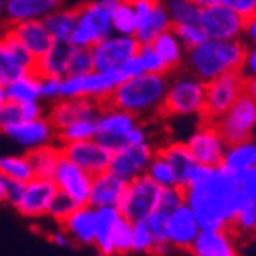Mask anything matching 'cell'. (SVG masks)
<instances>
[{
	"mask_svg": "<svg viewBox=\"0 0 256 256\" xmlns=\"http://www.w3.org/2000/svg\"><path fill=\"white\" fill-rule=\"evenodd\" d=\"M184 192V202L196 215L201 230H231L244 201L238 192V176L222 165L197 166Z\"/></svg>",
	"mask_w": 256,
	"mask_h": 256,
	"instance_id": "1",
	"label": "cell"
},
{
	"mask_svg": "<svg viewBox=\"0 0 256 256\" xmlns=\"http://www.w3.org/2000/svg\"><path fill=\"white\" fill-rule=\"evenodd\" d=\"M166 88L168 76L163 74H142L129 77L113 90L104 106L131 113L138 120L150 115H160L165 102Z\"/></svg>",
	"mask_w": 256,
	"mask_h": 256,
	"instance_id": "2",
	"label": "cell"
},
{
	"mask_svg": "<svg viewBox=\"0 0 256 256\" xmlns=\"http://www.w3.org/2000/svg\"><path fill=\"white\" fill-rule=\"evenodd\" d=\"M246 52L248 47L242 40L218 42L206 38L197 47L186 50L183 68L202 82H210L224 74L240 72Z\"/></svg>",
	"mask_w": 256,
	"mask_h": 256,
	"instance_id": "3",
	"label": "cell"
},
{
	"mask_svg": "<svg viewBox=\"0 0 256 256\" xmlns=\"http://www.w3.org/2000/svg\"><path fill=\"white\" fill-rule=\"evenodd\" d=\"M120 0H88L77 6V22L70 43L74 47L94 48L113 34V13Z\"/></svg>",
	"mask_w": 256,
	"mask_h": 256,
	"instance_id": "4",
	"label": "cell"
},
{
	"mask_svg": "<svg viewBox=\"0 0 256 256\" xmlns=\"http://www.w3.org/2000/svg\"><path fill=\"white\" fill-rule=\"evenodd\" d=\"M204 95L206 82L183 68L168 76V88L162 113L166 116H196L202 120Z\"/></svg>",
	"mask_w": 256,
	"mask_h": 256,
	"instance_id": "5",
	"label": "cell"
},
{
	"mask_svg": "<svg viewBox=\"0 0 256 256\" xmlns=\"http://www.w3.org/2000/svg\"><path fill=\"white\" fill-rule=\"evenodd\" d=\"M124 81L120 72H90L61 79V98H90L106 104L116 86Z\"/></svg>",
	"mask_w": 256,
	"mask_h": 256,
	"instance_id": "6",
	"label": "cell"
},
{
	"mask_svg": "<svg viewBox=\"0 0 256 256\" xmlns=\"http://www.w3.org/2000/svg\"><path fill=\"white\" fill-rule=\"evenodd\" d=\"M246 94V79L240 72L224 74L206 82L204 95V115L202 120L217 122L233 104Z\"/></svg>",
	"mask_w": 256,
	"mask_h": 256,
	"instance_id": "7",
	"label": "cell"
},
{
	"mask_svg": "<svg viewBox=\"0 0 256 256\" xmlns=\"http://www.w3.org/2000/svg\"><path fill=\"white\" fill-rule=\"evenodd\" d=\"M160 197H162V188L152 183L146 174L138 176L128 183L118 210L131 222L146 220L152 212L158 210Z\"/></svg>",
	"mask_w": 256,
	"mask_h": 256,
	"instance_id": "8",
	"label": "cell"
},
{
	"mask_svg": "<svg viewBox=\"0 0 256 256\" xmlns=\"http://www.w3.org/2000/svg\"><path fill=\"white\" fill-rule=\"evenodd\" d=\"M228 146L252 138L256 129V100L244 94L230 110L215 122Z\"/></svg>",
	"mask_w": 256,
	"mask_h": 256,
	"instance_id": "9",
	"label": "cell"
},
{
	"mask_svg": "<svg viewBox=\"0 0 256 256\" xmlns=\"http://www.w3.org/2000/svg\"><path fill=\"white\" fill-rule=\"evenodd\" d=\"M192 158L197 165L202 166H218L222 165V158L228 149L226 140L222 138L220 131L215 122L201 120L194 132L184 142Z\"/></svg>",
	"mask_w": 256,
	"mask_h": 256,
	"instance_id": "10",
	"label": "cell"
},
{
	"mask_svg": "<svg viewBox=\"0 0 256 256\" xmlns=\"http://www.w3.org/2000/svg\"><path fill=\"white\" fill-rule=\"evenodd\" d=\"M140 43L134 36L111 34L92 48L95 72H120L138 54Z\"/></svg>",
	"mask_w": 256,
	"mask_h": 256,
	"instance_id": "11",
	"label": "cell"
},
{
	"mask_svg": "<svg viewBox=\"0 0 256 256\" xmlns=\"http://www.w3.org/2000/svg\"><path fill=\"white\" fill-rule=\"evenodd\" d=\"M199 27L208 40L233 42V40H242L246 18H242L235 11H231L224 6L214 4L210 8L201 9Z\"/></svg>",
	"mask_w": 256,
	"mask_h": 256,
	"instance_id": "12",
	"label": "cell"
},
{
	"mask_svg": "<svg viewBox=\"0 0 256 256\" xmlns=\"http://www.w3.org/2000/svg\"><path fill=\"white\" fill-rule=\"evenodd\" d=\"M36 60L30 52L4 30L0 34V88H6L18 77L34 74Z\"/></svg>",
	"mask_w": 256,
	"mask_h": 256,
	"instance_id": "13",
	"label": "cell"
},
{
	"mask_svg": "<svg viewBox=\"0 0 256 256\" xmlns=\"http://www.w3.org/2000/svg\"><path fill=\"white\" fill-rule=\"evenodd\" d=\"M138 124L140 120L131 113L111 106H102L100 115L97 116V142H100L111 152H116L118 149L126 147L129 131Z\"/></svg>",
	"mask_w": 256,
	"mask_h": 256,
	"instance_id": "14",
	"label": "cell"
},
{
	"mask_svg": "<svg viewBox=\"0 0 256 256\" xmlns=\"http://www.w3.org/2000/svg\"><path fill=\"white\" fill-rule=\"evenodd\" d=\"M58 192L63 194L74 202L76 206H88L90 204V194H92V183L94 176L74 165L66 158H61L56 172L52 176Z\"/></svg>",
	"mask_w": 256,
	"mask_h": 256,
	"instance_id": "15",
	"label": "cell"
},
{
	"mask_svg": "<svg viewBox=\"0 0 256 256\" xmlns=\"http://www.w3.org/2000/svg\"><path fill=\"white\" fill-rule=\"evenodd\" d=\"M60 147L63 158L72 162L74 165H77L90 176H98L110 170L113 152L108 147H104L100 142H97V138L95 140L77 142V144H66V146Z\"/></svg>",
	"mask_w": 256,
	"mask_h": 256,
	"instance_id": "16",
	"label": "cell"
},
{
	"mask_svg": "<svg viewBox=\"0 0 256 256\" xmlns=\"http://www.w3.org/2000/svg\"><path fill=\"white\" fill-rule=\"evenodd\" d=\"M58 196V188L54 181L45 178H34L24 184L22 196L13 206L22 217L27 218H43L47 217L54 197Z\"/></svg>",
	"mask_w": 256,
	"mask_h": 256,
	"instance_id": "17",
	"label": "cell"
},
{
	"mask_svg": "<svg viewBox=\"0 0 256 256\" xmlns=\"http://www.w3.org/2000/svg\"><path fill=\"white\" fill-rule=\"evenodd\" d=\"M156 149L152 144L146 146H126L113 152V158L110 163V172L116 178L124 180L126 183L132 181L138 176H144L147 172V166L152 162Z\"/></svg>",
	"mask_w": 256,
	"mask_h": 256,
	"instance_id": "18",
	"label": "cell"
},
{
	"mask_svg": "<svg viewBox=\"0 0 256 256\" xmlns=\"http://www.w3.org/2000/svg\"><path fill=\"white\" fill-rule=\"evenodd\" d=\"M4 134L29 152L47 146H56V140H58V131L47 116L36 120H24L20 124L8 129Z\"/></svg>",
	"mask_w": 256,
	"mask_h": 256,
	"instance_id": "19",
	"label": "cell"
},
{
	"mask_svg": "<svg viewBox=\"0 0 256 256\" xmlns=\"http://www.w3.org/2000/svg\"><path fill=\"white\" fill-rule=\"evenodd\" d=\"M102 106L104 104L90 98H61L50 106L47 118L52 122L56 131H60L77 120L97 118L102 111Z\"/></svg>",
	"mask_w": 256,
	"mask_h": 256,
	"instance_id": "20",
	"label": "cell"
},
{
	"mask_svg": "<svg viewBox=\"0 0 256 256\" xmlns=\"http://www.w3.org/2000/svg\"><path fill=\"white\" fill-rule=\"evenodd\" d=\"M201 233V228L197 224L196 215L188 208L186 202L178 206L168 214V224H166V242L170 249L188 251L196 242L197 235Z\"/></svg>",
	"mask_w": 256,
	"mask_h": 256,
	"instance_id": "21",
	"label": "cell"
},
{
	"mask_svg": "<svg viewBox=\"0 0 256 256\" xmlns=\"http://www.w3.org/2000/svg\"><path fill=\"white\" fill-rule=\"evenodd\" d=\"M188 251L192 256H240L236 235L231 230H201Z\"/></svg>",
	"mask_w": 256,
	"mask_h": 256,
	"instance_id": "22",
	"label": "cell"
},
{
	"mask_svg": "<svg viewBox=\"0 0 256 256\" xmlns=\"http://www.w3.org/2000/svg\"><path fill=\"white\" fill-rule=\"evenodd\" d=\"M6 30H8L14 40H18V42L30 52V56H32L34 60H40V58L52 47V43H54V40H52L50 32L47 30L43 20L18 22V24L8 26Z\"/></svg>",
	"mask_w": 256,
	"mask_h": 256,
	"instance_id": "23",
	"label": "cell"
},
{
	"mask_svg": "<svg viewBox=\"0 0 256 256\" xmlns=\"http://www.w3.org/2000/svg\"><path fill=\"white\" fill-rule=\"evenodd\" d=\"M64 0H6V16L8 26L18 22L45 20L50 13L63 8Z\"/></svg>",
	"mask_w": 256,
	"mask_h": 256,
	"instance_id": "24",
	"label": "cell"
},
{
	"mask_svg": "<svg viewBox=\"0 0 256 256\" xmlns=\"http://www.w3.org/2000/svg\"><path fill=\"white\" fill-rule=\"evenodd\" d=\"M126 188H128V183L116 178L115 174H111L110 170L94 176L90 206L92 208H118L126 194Z\"/></svg>",
	"mask_w": 256,
	"mask_h": 256,
	"instance_id": "25",
	"label": "cell"
},
{
	"mask_svg": "<svg viewBox=\"0 0 256 256\" xmlns=\"http://www.w3.org/2000/svg\"><path fill=\"white\" fill-rule=\"evenodd\" d=\"M61 230L74 244L82 248H94L95 242V208L79 206L60 224Z\"/></svg>",
	"mask_w": 256,
	"mask_h": 256,
	"instance_id": "26",
	"label": "cell"
},
{
	"mask_svg": "<svg viewBox=\"0 0 256 256\" xmlns=\"http://www.w3.org/2000/svg\"><path fill=\"white\" fill-rule=\"evenodd\" d=\"M156 154L163 156L166 162L170 163L176 172V178H178V186L184 190L190 184L197 166H199L196 160L192 158L190 150L186 149L184 142H166V144L156 149Z\"/></svg>",
	"mask_w": 256,
	"mask_h": 256,
	"instance_id": "27",
	"label": "cell"
},
{
	"mask_svg": "<svg viewBox=\"0 0 256 256\" xmlns=\"http://www.w3.org/2000/svg\"><path fill=\"white\" fill-rule=\"evenodd\" d=\"M74 45L66 42H54L45 54L36 60L34 74L40 77H56L64 79L68 76V61L72 56Z\"/></svg>",
	"mask_w": 256,
	"mask_h": 256,
	"instance_id": "28",
	"label": "cell"
},
{
	"mask_svg": "<svg viewBox=\"0 0 256 256\" xmlns=\"http://www.w3.org/2000/svg\"><path fill=\"white\" fill-rule=\"evenodd\" d=\"M122 217L118 208H95L94 248L100 256H113V236Z\"/></svg>",
	"mask_w": 256,
	"mask_h": 256,
	"instance_id": "29",
	"label": "cell"
},
{
	"mask_svg": "<svg viewBox=\"0 0 256 256\" xmlns=\"http://www.w3.org/2000/svg\"><path fill=\"white\" fill-rule=\"evenodd\" d=\"M150 45H152V48L156 50V54L160 56V60L163 61L168 76L183 70L186 48L183 47V43L176 36L174 30L170 29V30H166V32H163V34H160Z\"/></svg>",
	"mask_w": 256,
	"mask_h": 256,
	"instance_id": "30",
	"label": "cell"
},
{
	"mask_svg": "<svg viewBox=\"0 0 256 256\" xmlns=\"http://www.w3.org/2000/svg\"><path fill=\"white\" fill-rule=\"evenodd\" d=\"M222 166L235 176H242L244 172L256 168V140L249 138L246 142L228 146L222 158Z\"/></svg>",
	"mask_w": 256,
	"mask_h": 256,
	"instance_id": "31",
	"label": "cell"
},
{
	"mask_svg": "<svg viewBox=\"0 0 256 256\" xmlns=\"http://www.w3.org/2000/svg\"><path fill=\"white\" fill-rule=\"evenodd\" d=\"M170 29H172L170 18L166 14L162 0H158L156 6H154V9L149 13V16H146L138 24L134 38L138 40L140 45H150L160 34H163V32H166V30H170Z\"/></svg>",
	"mask_w": 256,
	"mask_h": 256,
	"instance_id": "32",
	"label": "cell"
},
{
	"mask_svg": "<svg viewBox=\"0 0 256 256\" xmlns=\"http://www.w3.org/2000/svg\"><path fill=\"white\" fill-rule=\"evenodd\" d=\"M120 74L124 76V79L142 76V74H163V76H168L165 64L160 60V56L156 54L152 45H140L138 54L129 63H126V66L120 70Z\"/></svg>",
	"mask_w": 256,
	"mask_h": 256,
	"instance_id": "33",
	"label": "cell"
},
{
	"mask_svg": "<svg viewBox=\"0 0 256 256\" xmlns=\"http://www.w3.org/2000/svg\"><path fill=\"white\" fill-rule=\"evenodd\" d=\"M77 22V8H60L58 11L48 14L43 24L50 32L54 42H66L70 43L72 32L76 29Z\"/></svg>",
	"mask_w": 256,
	"mask_h": 256,
	"instance_id": "34",
	"label": "cell"
},
{
	"mask_svg": "<svg viewBox=\"0 0 256 256\" xmlns=\"http://www.w3.org/2000/svg\"><path fill=\"white\" fill-rule=\"evenodd\" d=\"M0 176L8 181L29 183L34 180V168L29 160V154H4L0 156Z\"/></svg>",
	"mask_w": 256,
	"mask_h": 256,
	"instance_id": "35",
	"label": "cell"
},
{
	"mask_svg": "<svg viewBox=\"0 0 256 256\" xmlns=\"http://www.w3.org/2000/svg\"><path fill=\"white\" fill-rule=\"evenodd\" d=\"M4 90L6 98L11 102L26 104L42 100V97H40V76H36V74H27V76L18 77L16 81L8 84Z\"/></svg>",
	"mask_w": 256,
	"mask_h": 256,
	"instance_id": "36",
	"label": "cell"
},
{
	"mask_svg": "<svg viewBox=\"0 0 256 256\" xmlns=\"http://www.w3.org/2000/svg\"><path fill=\"white\" fill-rule=\"evenodd\" d=\"M29 154V160L32 163L36 178H45V180H52V176L56 172V166L63 158L60 146H47L42 149H36Z\"/></svg>",
	"mask_w": 256,
	"mask_h": 256,
	"instance_id": "37",
	"label": "cell"
},
{
	"mask_svg": "<svg viewBox=\"0 0 256 256\" xmlns=\"http://www.w3.org/2000/svg\"><path fill=\"white\" fill-rule=\"evenodd\" d=\"M162 4L170 18L172 27L199 24L201 8L194 0H162Z\"/></svg>",
	"mask_w": 256,
	"mask_h": 256,
	"instance_id": "38",
	"label": "cell"
},
{
	"mask_svg": "<svg viewBox=\"0 0 256 256\" xmlns=\"http://www.w3.org/2000/svg\"><path fill=\"white\" fill-rule=\"evenodd\" d=\"M97 138V118L90 120H77L74 124L58 131V142L60 146L66 144H77V142L95 140Z\"/></svg>",
	"mask_w": 256,
	"mask_h": 256,
	"instance_id": "39",
	"label": "cell"
},
{
	"mask_svg": "<svg viewBox=\"0 0 256 256\" xmlns=\"http://www.w3.org/2000/svg\"><path fill=\"white\" fill-rule=\"evenodd\" d=\"M138 29V20L129 0H120L113 13V34L134 36Z\"/></svg>",
	"mask_w": 256,
	"mask_h": 256,
	"instance_id": "40",
	"label": "cell"
},
{
	"mask_svg": "<svg viewBox=\"0 0 256 256\" xmlns=\"http://www.w3.org/2000/svg\"><path fill=\"white\" fill-rule=\"evenodd\" d=\"M146 176L152 183L158 184L160 188H180L172 165L163 156H160V154H154L152 162L147 166Z\"/></svg>",
	"mask_w": 256,
	"mask_h": 256,
	"instance_id": "41",
	"label": "cell"
},
{
	"mask_svg": "<svg viewBox=\"0 0 256 256\" xmlns=\"http://www.w3.org/2000/svg\"><path fill=\"white\" fill-rule=\"evenodd\" d=\"M158 244L154 240L152 233H150L149 226L146 224V220L132 222V246L131 252L136 254H156Z\"/></svg>",
	"mask_w": 256,
	"mask_h": 256,
	"instance_id": "42",
	"label": "cell"
},
{
	"mask_svg": "<svg viewBox=\"0 0 256 256\" xmlns=\"http://www.w3.org/2000/svg\"><path fill=\"white\" fill-rule=\"evenodd\" d=\"M254 218H256V202H244L238 210L235 220L231 224V231L235 235H251L254 231Z\"/></svg>",
	"mask_w": 256,
	"mask_h": 256,
	"instance_id": "43",
	"label": "cell"
},
{
	"mask_svg": "<svg viewBox=\"0 0 256 256\" xmlns=\"http://www.w3.org/2000/svg\"><path fill=\"white\" fill-rule=\"evenodd\" d=\"M94 54L92 48L74 47L68 61V76H84L94 72Z\"/></svg>",
	"mask_w": 256,
	"mask_h": 256,
	"instance_id": "44",
	"label": "cell"
},
{
	"mask_svg": "<svg viewBox=\"0 0 256 256\" xmlns=\"http://www.w3.org/2000/svg\"><path fill=\"white\" fill-rule=\"evenodd\" d=\"M132 246V222L122 217L113 236V256H126L131 252Z\"/></svg>",
	"mask_w": 256,
	"mask_h": 256,
	"instance_id": "45",
	"label": "cell"
},
{
	"mask_svg": "<svg viewBox=\"0 0 256 256\" xmlns=\"http://www.w3.org/2000/svg\"><path fill=\"white\" fill-rule=\"evenodd\" d=\"M172 30L176 32V36L180 38V42L183 43V47L186 50L197 47L199 43H202L206 40L204 32L199 27V24H188V26H180V27H172Z\"/></svg>",
	"mask_w": 256,
	"mask_h": 256,
	"instance_id": "46",
	"label": "cell"
},
{
	"mask_svg": "<svg viewBox=\"0 0 256 256\" xmlns=\"http://www.w3.org/2000/svg\"><path fill=\"white\" fill-rule=\"evenodd\" d=\"M76 208H79V206L74 204V202L70 201V199L66 196H63V194L58 192V196H56L54 201H52L50 208H48L47 217L52 218V220H54L56 224H61V222H63L64 218L68 217V215L72 214V212Z\"/></svg>",
	"mask_w": 256,
	"mask_h": 256,
	"instance_id": "47",
	"label": "cell"
},
{
	"mask_svg": "<svg viewBox=\"0 0 256 256\" xmlns=\"http://www.w3.org/2000/svg\"><path fill=\"white\" fill-rule=\"evenodd\" d=\"M20 122H24L20 104L6 100V102L0 106V132H6L8 129L20 124Z\"/></svg>",
	"mask_w": 256,
	"mask_h": 256,
	"instance_id": "48",
	"label": "cell"
},
{
	"mask_svg": "<svg viewBox=\"0 0 256 256\" xmlns=\"http://www.w3.org/2000/svg\"><path fill=\"white\" fill-rule=\"evenodd\" d=\"M238 192L244 202H256V168L238 176Z\"/></svg>",
	"mask_w": 256,
	"mask_h": 256,
	"instance_id": "49",
	"label": "cell"
},
{
	"mask_svg": "<svg viewBox=\"0 0 256 256\" xmlns=\"http://www.w3.org/2000/svg\"><path fill=\"white\" fill-rule=\"evenodd\" d=\"M40 97L52 104L61 100V79L40 77Z\"/></svg>",
	"mask_w": 256,
	"mask_h": 256,
	"instance_id": "50",
	"label": "cell"
},
{
	"mask_svg": "<svg viewBox=\"0 0 256 256\" xmlns=\"http://www.w3.org/2000/svg\"><path fill=\"white\" fill-rule=\"evenodd\" d=\"M184 202V192L181 188H162V197H160V210L168 212L176 210Z\"/></svg>",
	"mask_w": 256,
	"mask_h": 256,
	"instance_id": "51",
	"label": "cell"
},
{
	"mask_svg": "<svg viewBox=\"0 0 256 256\" xmlns=\"http://www.w3.org/2000/svg\"><path fill=\"white\" fill-rule=\"evenodd\" d=\"M215 4H220L231 11H235L246 20L256 14V0H215Z\"/></svg>",
	"mask_w": 256,
	"mask_h": 256,
	"instance_id": "52",
	"label": "cell"
},
{
	"mask_svg": "<svg viewBox=\"0 0 256 256\" xmlns=\"http://www.w3.org/2000/svg\"><path fill=\"white\" fill-rule=\"evenodd\" d=\"M240 76L248 81H256V48H248L244 63L240 66Z\"/></svg>",
	"mask_w": 256,
	"mask_h": 256,
	"instance_id": "53",
	"label": "cell"
},
{
	"mask_svg": "<svg viewBox=\"0 0 256 256\" xmlns=\"http://www.w3.org/2000/svg\"><path fill=\"white\" fill-rule=\"evenodd\" d=\"M146 144H150L147 129L142 124H138L136 128H132L129 131L128 138H126V146H146Z\"/></svg>",
	"mask_w": 256,
	"mask_h": 256,
	"instance_id": "54",
	"label": "cell"
},
{
	"mask_svg": "<svg viewBox=\"0 0 256 256\" xmlns=\"http://www.w3.org/2000/svg\"><path fill=\"white\" fill-rule=\"evenodd\" d=\"M20 108H22V116H24V120H36V118H42V116H47L45 111H43L42 104H40V100L20 104Z\"/></svg>",
	"mask_w": 256,
	"mask_h": 256,
	"instance_id": "55",
	"label": "cell"
},
{
	"mask_svg": "<svg viewBox=\"0 0 256 256\" xmlns=\"http://www.w3.org/2000/svg\"><path fill=\"white\" fill-rule=\"evenodd\" d=\"M242 42L246 43L248 48H256V14L249 18V20H246Z\"/></svg>",
	"mask_w": 256,
	"mask_h": 256,
	"instance_id": "56",
	"label": "cell"
},
{
	"mask_svg": "<svg viewBox=\"0 0 256 256\" xmlns=\"http://www.w3.org/2000/svg\"><path fill=\"white\" fill-rule=\"evenodd\" d=\"M48 242L52 244V246H56V248H61V249H66V248H70L72 246V240H70V236L64 233L63 230H54L52 233H48Z\"/></svg>",
	"mask_w": 256,
	"mask_h": 256,
	"instance_id": "57",
	"label": "cell"
},
{
	"mask_svg": "<svg viewBox=\"0 0 256 256\" xmlns=\"http://www.w3.org/2000/svg\"><path fill=\"white\" fill-rule=\"evenodd\" d=\"M8 201V180L0 176V202Z\"/></svg>",
	"mask_w": 256,
	"mask_h": 256,
	"instance_id": "58",
	"label": "cell"
},
{
	"mask_svg": "<svg viewBox=\"0 0 256 256\" xmlns=\"http://www.w3.org/2000/svg\"><path fill=\"white\" fill-rule=\"evenodd\" d=\"M246 94L251 95L256 100V81H248L246 82Z\"/></svg>",
	"mask_w": 256,
	"mask_h": 256,
	"instance_id": "59",
	"label": "cell"
},
{
	"mask_svg": "<svg viewBox=\"0 0 256 256\" xmlns=\"http://www.w3.org/2000/svg\"><path fill=\"white\" fill-rule=\"evenodd\" d=\"M197 6L201 9H204V8H210V6H214L215 4V0H194Z\"/></svg>",
	"mask_w": 256,
	"mask_h": 256,
	"instance_id": "60",
	"label": "cell"
},
{
	"mask_svg": "<svg viewBox=\"0 0 256 256\" xmlns=\"http://www.w3.org/2000/svg\"><path fill=\"white\" fill-rule=\"evenodd\" d=\"M6 16V0H0V20H4Z\"/></svg>",
	"mask_w": 256,
	"mask_h": 256,
	"instance_id": "61",
	"label": "cell"
},
{
	"mask_svg": "<svg viewBox=\"0 0 256 256\" xmlns=\"http://www.w3.org/2000/svg\"><path fill=\"white\" fill-rule=\"evenodd\" d=\"M6 100H8V98H6V90L4 88H0V106H2Z\"/></svg>",
	"mask_w": 256,
	"mask_h": 256,
	"instance_id": "62",
	"label": "cell"
},
{
	"mask_svg": "<svg viewBox=\"0 0 256 256\" xmlns=\"http://www.w3.org/2000/svg\"><path fill=\"white\" fill-rule=\"evenodd\" d=\"M252 235H256V218H254V231H252Z\"/></svg>",
	"mask_w": 256,
	"mask_h": 256,
	"instance_id": "63",
	"label": "cell"
}]
</instances>
